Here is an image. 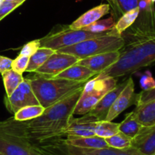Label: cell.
<instances>
[{"mask_svg": "<svg viewBox=\"0 0 155 155\" xmlns=\"http://www.w3.org/2000/svg\"><path fill=\"white\" fill-rule=\"evenodd\" d=\"M83 89L46 108L37 118L18 122L14 118L0 122V128L12 132L32 144H38L65 136V131Z\"/></svg>", "mask_w": 155, "mask_h": 155, "instance_id": "6da1fadb", "label": "cell"}, {"mask_svg": "<svg viewBox=\"0 0 155 155\" xmlns=\"http://www.w3.org/2000/svg\"><path fill=\"white\" fill-rule=\"evenodd\" d=\"M117 62L101 72L109 77H124L155 64V36L126 43Z\"/></svg>", "mask_w": 155, "mask_h": 155, "instance_id": "7a4b0ae2", "label": "cell"}, {"mask_svg": "<svg viewBox=\"0 0 155 155\" xmlns=\"http://www.w3.org/2000/svg\"><path fill=\"white\" fill-rule=\"evenodd\" d=\"M29 79L36 99L45 109L83 89L87 82L46 78L38 74Z\"/></svg>", "mask_w": 155, "mask_h": 155, "instance_id": "3957f363", "label": "cell"}, {"mask_svg": "<svg viewBox=\"0 0 155 155\" xmlns=\"http://www.w3.org/2000/svg\"><path fill=\"white\" fill-rule=\"evenodd\" d=\"M125 45L124 37L117 33L114 28L104 36L91 38L75 45L57 50L58 52L72 55L79 59L102 53L120 50Z\"/></svg>", "mask_w": 155, "mask_h": 155, "instance_id": "277c9868", "label": "cell"}, {"mask_svg": "<svg viewBox=\"0 0 155 155\" xmlns=\"http://www.w3.org/2000/svg\"><path fill=\"white\" fill-rule=\"evenodd\" d=\"M117 84V79L105 76L101 73L88 81L85 84L81 96L74 108V115L88 113Z\"/></svg>", "mask_w": 155, "mask_h": 155, "instance_id": "5b68a950", "label": "cell"}, {"mask_svg": "<svg viewBox=\"0 0 155 155\" xmlns=\"http://www.w3.org/2000/svg\"><path fill=\"white\" fill-rule=\"evenodd\" d=\"M110 30L103 33H94L83 29H71L69 25H60L58 26V28L52 29L48 34L39 40L41 47H47L57 51L86 40L104 36L110 33Z\"/></svg>", "mask_w": 155, "mask_h": 155, "instance_id": "8992f818", "label": "cell"}, {"mask_svg": "<svg viewBox=\"0 0 155 155\" xmlns=\"http://www.w3.org/2000/svg\"><path fill=\"white\" fill-rule=\"evenodd\" d=\"M134 24L122 34L126 43L155 36L154 0H141Z\"/></svg>", "mask_w": 155, "mask_h": 155, "instance_id": "52a82bcc", "label": "cell"}, {"mask_svg": "<svg viewBox=\"0 0 155 155\" xmlns=\"http://www.w3.org/2000/svg\"><path fill=\"white\" fill-rule=\"evenodd\" d=\"M34 146L42 155H117L118 152L117 149L112 147L92 149L75 147L68 144L61 138Z\"/></svg>", "mask_w": 155, "mask_h": 155, "instance_id": "ba28073f", "label": "cell"}, {"mask_svg": "<svg viewBox=\"0 0 155 155\" xmlns=\"http://www.w3.org/2000/svg\"><path fill=\"white\" fill-rule=\"evenodd\" d=\"M0 153L4 155H42L31 143L2 129H0Z\"/></svg>", "mask_w": 155, "mask_h": 155, "instance_id": "9c48e42d", "label": "cell"}, {"mask_svg": "<svg viewBox=\"0 0 155 155\" xmlns=\"http://www.w3.org/2000/svg\"><path fill=\"white\" fill-rule=\"evenodd\" d=\"M4 101L8 110L13 114L24 106L39 105L32 89L29 78H24L12 95L9 97L5 96Z\"/></svg>", "mask_w": 155, "mask_h": 155, "instance_id": "30bf717a", "label": "cell"}, {"mask_svg": "<svg viewBox=\"0 0 155 155\" xmlns=\"http://www.w3.org/2000/svg\"><path fill=\"white\" fill-rule=\"evenodd\" d=\"M79 60L78 58L72 55L55 51L35 73L43 77L53 78L77 64Z\"/></svg>", "mask_w": 155, "mask_h": 155, "instance_id": "8fae6325", "label": "cell"}, {"mask_svg": "<svg viewBox=\"0 0 155 155\" xmlns=\"http://www.w3.org/2000/svg\"><path fill=\"white\" fill-rule=\"evenodd\" d=\"M136 98L137 94L135 93L134 82L132 78H129L125 88L117 96L110 109H109L105 120L113 121L126 109L131 106L132 105H136Z\"/></svg>", "mask_w": 155, "mask_h": 155, "instance_id": "7c38bea8", "label": "cell"}, {"mask_svg": "<svg viewBox=\"0 0 155 155\" xmlns=\"http://www.w3.org/2000/svg\"><path fill=\"white\" fill-rule=\"evenodd\" d=\"M98 120L93 116L85 114L81 118L70 119L69 123L65 131L67 137H89L95 135V129Z\"/></svg>", "mask_w": 155, "mask_h": 155, "instance_id": "4fadbf2b", "label": "cell"}, {"mask_svg": "<svg viewBox=\"0 0 155 155\" xmlns=\"http://www.w3.org/2000/svg\"><path fill=\"white\" fill-rule=\"evenodd\" d=\"M127 81H128V78L125 79L120 84H117L115 88H114L113 89L108 91L98 101V103L86 114L91 115V116L95 117L98 121L105 120L107 113L109 112V109H110V107L113 105L114 102L115 101L117 96L120 94L123 89L125 88L126 84H127Z\"/></svg>", "mask_w": 155, "mask_h": 155, "instance_id": "5bb4252c", "label": "cell"}, {"mask_svg": "<svg viewBox=\"0 0 155 155\" xmlns=\"http://www.w3.org/2000/svg\"><path fill=\"white\" fill-rule=\"evenodd\" d=\"M120 55V50L102 53L80 59L77 64L87 67L88 68L98 74L117 62Z\"/></svg>", "mask_w": 155, "mask_h": 155, "instance_id": "9a60e30c", "label": "cell"}, {"mask_svg": "<svg viewBox=\"0 0 155 155\" xmlns=\"http://www.w3.org/2000/svg\"><path fill=\"white\" fill-rule=\"evenodd\" d=\"M132 147L147 155L154 154L155 153V125L142 126L139 134L132 139Z\"/></svg>", "mask_w": 155, "mask_h": 155, "instance_id": "2e32d148", "label": "cell"}, {"mask_svg": "<svg viewBox=\"0 0 155 155\" xmlns=\"http://www.w3.org/2000/svg\"><path fill=\"white\" fill-rule=\"evenodd\" d=\"M110 6L109 4H101L96 7L92 8L90 10L85 12L83 15L79 17L77 20L71 23L69 27L71 29L79 30L83 29V27H87L90 24H93L95 21H98L100 18L110 13Z\"/></svg>", "mask_w": 155, "mask_h": 155, "instance_id": "e0dca14e", "label": "cell"}, {"mask_svg": "<svg viewBox=\"0 0 155 155\" xmlns=\"http://www.w3.org/2000/svg\"><path fill=\"white\" fill-rule=\"evenodd\" d=\"M96 75V73L92 71L87 67L75 64L53 78L68 79L75 81L86 82Z\"/></svg>", "mask_w": 155, "mask_h": 155, "instance_id": "ac0fdd59", "label": "cell"}, {"mask_svg": "<svg viewBox=\"0 0 155 155\" xmlns=\"http://www.w3.org/2000/svg\"><path fill=\"white\" fill-rule=\"evenodd\" d=\"M64 141L70 145L83 148L102 149L109 147L105 139L97 135L89 137H67Z\"/></svg>", "mask_w": 155, "mask_h": 155, "instance_id": "d6986e66", "label": "cell"}, {"mask_svg": "<svg viewBox=\"0 0 155 155\" xmlns=\"http://www.w3.org/2000/svg\"><path fill=\"white\" fill-rule=\"evenodd\" d=\"M133 112L142 126L155 125V100L138 105Z\"/></svg>", "mask_w": 155, "mask_h": 155, "instance_id": "ffe728a7", "label": "cell"}, {"mask_svg": "<svg viewBox=\"0 0 155 155\" xmlns=\"http://www.w3.org/2000/svg\"><path fill=\"white\" fill-rule=\"evenodd\" d=\"M54 52V50L47 47H40L38 49L36 52H35L30 57L26 71L36 72V70L42 66Z\"/></svg>", "mask_w": 155, "mask_h": 155, "instance_id": "44dd1931", "label": "cell"}, {"mask_svg": "<svg viewBox=\"0 0 155 155\" xmlns=\"http://www.w3.org/2000/svg\"><path fill=\"white\" fill-rule=\"evenodd\" d=\"M142 128V126L138 121L133 111L127 114L125 119L119 125L120 132L131 138L132 139L139 134Z\"/></svg>", "mask_w": 155, "mask_h": 155, "instance_id": "7402d4cb", "label": "cell"}, {"mask_svg": "<svg viewBox=\"0 0 155 155\" xmlns=\"http://www.w3.org/2000/svg\"><path fill=\"white\" fill-rule=\"evenodd\" d=\"M2 76L7 97L12 95V93L18 88L24 79L23 74L16 72L13 69L5 71L2 74Z\"/></svg>", "mask_w": 155, "mask_h": 155, "instance_id": "603a6c76", "label": "cell"}, {"mask_svg": "<svg viewBox=\"0 0 155 155\" xmlns=\"http://www.w3.org/2000/svg\"><path fill=\"white\" fill-rule=\"evenodd\" d=\"M139 8L137 7L121 15L119 19L116 21V24L114 27L117 33L122 36L123 33L134 24L139 15Z\"/></svg>", "mask_w": 155, "mask_h": 155, "instance_id": "cb8c5ba5", "label": "cell"}, {"mask_svg": "<svg viewBox=\"0 0 155 155\" xmlns=\"http://www.w3.org/2000/svg\"><path fill=\"white\" fill-rule=\"evenodd\" d=\"M45 108L39 105L24 106L14 114V119L18 122H25L37 118L45 111Z\"/></svg>", "mask_w": 155, "mask_h": 155, "instance_id": "d4e9b609", "label": "cell"}, {"mask_svg": "<svg viewBox=\"0 0 155 155\" xmlns=\"http://www.w3.org/2000/svg\"><path fill=\"white\" fill-rule=\"evenodd\" d=\"M120 123L114 122L113 121H98L95 129V135L102 138H107L118 133Z\"/></svg>", "mask_w": 155, "mask_h": 155, "instance_id": "484cf974", "label": "cell"}, {"mask_svg": "<svg viewBox=\"0 0 155 155\" xmlns=\"http://www.w3.org/2000/svg\"><path fill=\"white\" fill-rule=\"evenodd\" d=\"M105 141L109 147L117 150H124L132 146V138L120 132L110 138H105Z\"/></svg>", "mask_w": 155, "mask_h": 155, "instance_id": "4316f807", "label": "cell"}, {"mask_svg": "<svg viewBox=\"0 0 155 155\" xmlns=\"http://www.w3.org/2000/svg\"><path fill=\"white\" fill-rule=\"evenodd\" d=\"M116 21L112 16L103 20H98L93 24L83 27V30L94 33H103L112 30L114 27Z\"/></svg>", "mask_w": 155, "mask_h": 155, "instance_id": "83f0119b", "label": "cell"}, {"mask_svg": "<svg viewBox=\"0 0 155 155\" xmlns=\"http://www.w3.org/2000/svg\"><path fill=\"white\" fill-rule=\"evenodd\" d=\"M117 9L118 10L120 17L126 12L139 7V4L141 0H114Z\"/></svg>", "mask_w": 155, "mask_h": 155, "instance_id": "f1b7e54d", "label": "cell"}, {"mask_svg": "<svg viewBox=\"0 0 155 155\" xmlns=\"http://www.w3.org/2000/svg\"><path fill=\"white\" fill-rule=\"evenodd\" d=\"M29 59H30V57L28 56L19 54L18 57L12 60V69L19 74H23V73L25 72L26 69H27L29 63Z\"/></svg>", "mask_w": 155, "mask_h": 155, "instance_id": "f546056e", "label": "cell"}, {"mask_svg": "<svg viewBox=\"0 0 155 155\" xmlns=\"http://www.w3.org/2000/svg\"><path fill=\"white\" fill-rule=\"evenodd\" d=\"M26 0H18V1L15 2L5 1L2 5L0 6V21H2L5 17L7 16L11 12H13L15 9L19 7Z\"/></svg>", "mask_w": 155, "mask_h": 155, "instance_id": "4dcf8cb0", "label": "cell"}, {"mask_svg": "<svg viewBox=\"0 0 155 155\" xmlns=\"http://www.w3.org/2000/svg\"><path fill=\"white\" fill-rule=\"evenodd\" d=\"M155 100V86L148 90H143L137 94L136 106Z\"/></svg>", "mask_w": 155, "mask_h": 155, "instance_id": "1f68e13d", "label": "cell"}, {"mask_svg": "<svg viewBox=\"0 0 155 155\" xmlns=\"http://www.w3.org/2000/svg\"><path fill=\"white\" fill-rule=\"evenodd\" d=\"M40 47L41 45L40 42H39V40H32L30 42L26 43L23 46V48L21 49V52H20V54L30 57Z\"/></svg>", "mask_w": 155, "mask_h": 155, "instance_id": "d6a6232c", "label": "cell"}, {"mask_svg": "<svg viewBox=\"0 0 155 155\" xmlns=\"http://www.w3.org/2000/svg\"><path fill=\"white\" fill-rule=\"evenodd\" d=\"M13 59L5 56H0V73L2 74L5 71L12 69V64Z\"/></svg>", "mask_w": 155, "mask_h": 155, "instance_id": "836d02e7", "label": "cell"}, {"mask_svg": "<svg viewBox=\"0 0 155 155\" xmlns=\"http://www.w3.org/2000/svg\"><path fill=\"white\" fill-rule=\"evenodd\" d=\"M142 87L143 90H148L155 86V81L154 80L151 75H145L142 77Z\"/></svg>", "mask_w": 155, "mask_h": 155, "instance_id": "e575fe53", "label": "cell"}, {"mask_svg": "<svg viewBox=\"0 0 155 155\" xmlns=\"http://www.w3.org/2000/svg\"><path fill=\"white\" fill-rule=\"evenodd\" d=\"M117 155H147L145 153H142L140 150L138 149L135 148L133 147H128L127 149H124V150H118Z\"/></svg>", "mask_w": 155, "mask_h": 155, "instance_id": "d590c367", "label": "cell"}, {"mask_svg": "<svg viewBox=\"0 0 155 155\" xmlns=\"http://www.w3.org/2000/svg\"><path fill=\"white\" fill-rule=\"evenodd\" d=\"M104 1L107 2V4H109V5L110 6V8L112 9L113 12H112V17L115 19V21H117L120 18L119 13H118V10L117 9V6L115 5V2L114 0H104Z\"/></svg>", "mask_w": 155, "mask_h": 155, "instance_id": "8d00e7d4", "label": "cell"}, {"mask_svg": "<svg viewBox=\"0 0 155 155\" xmlns=\"http://www.w3.org/2000/svg\"><path fill=\"white\" fill-rule=\"evenodd\" d=\"M4 2H5V0H0V6L2 5V3Z\"/></svg>", "mask_w": 155, "mask_h": 155, "instance_id": "74e56055", "label": "cell"}, {"mask_svg": "<svg viewBox=\"0 0 155 155\" xmlns=\"http://www.w3.org/2000/svg\"><path fill=\"white\" fill-rule=\"evenodd\" d=\"M0 155H4V154H2V153H0Z\"/></svg>", "mask_w": 155, "mask_h": 155, "instance_id": "f35d334b", "label": "cell"}, {"mask_svg": "<svg viewBox=\"0 0 155 155\" xmlns=\"http://www.w3.org/2000/svg\"><path fill=\"white\" fill-rule=\"evenodd\" d=\"M153 155H155V153H154V154H153Z\"/></svg>", "mask_w": 155, "mask_h": 155, "instance_id": "ab89813d", "label": "cell"}]
</instances>
